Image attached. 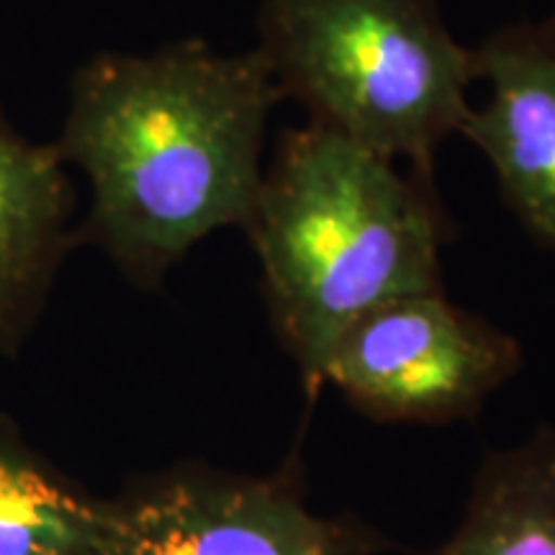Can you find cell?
Here are the masks:
<instances>
[{
    "instance_id": "1",
    "label": "cell",
    "mask_w": 555,
    "mask_h": 555,
    "mask_svg": "<svg viewBox=\"0 0 555 555\" xmlns=\"http://www.w3.org/2000/svg\"><path fill=\"white\" fill-rule=\"evenodd\" d=\"M281 101L255 47L219 52L189 37L80 62L52 139L90 185L78 242L99 247L137 288L157 291L208 234L245 229Z\"/></svg>"
},
{
    "instance_id": "2",
    "label": "cell",
    "mask_w": 555,
    "mask_h": 555,
    "mask_svg": "<svg viewBox=\"0 0 555 555\" xmlns=\"http://www.w3.org/2000/svg\"><path fill=\"white\" fill-rule=\"evenodd\" d=\"M435 183L309 121L278 137L245 224L278 343L309 388L332 345L393 298L442 288Z\"/></svg>"
},
{
    "instance_id": "3",
    "label": "cell",
    "mask_w": 555,
    "mask_h": 555,
    "mask_svg": "<svg viewBox=\"0 0 555 555\" xmlns=\"http://www.w3.org/2000/svg\"><path fill=\"white\" fill-rule=\"evenodd\" d=\"M255 31L283 101L435 183L478 80L437 0H258Z\"/></svg>"
},
{
    "instance_id": "4",
    "label": "cell",
    "mask_w": 555,
    "mask_h": 555,
    "mask_svg": "<svg viewBox=\"0 0 555 555\" xmlns=\"http://www.w3.org/2000/svg\"><path fill=\"white\" fill-rule=\"evenodd\" d=\"M522 345L442 288L393 298L347 327L322 367L360 414L378 422L466 420L522 371Z\"/></svg>"
},
{
    "instance_id": "5",
    "label": "cell",
    "mask_w": 555,
    "mask_h": 555,
    "mask_svg": "<svg viewBox=\"0 0 555 555\" xmlns=\"http://www.w3.org/2000/svg\"><path fill=\"white\" fill-rule=\"evenodd\" d=\"M358 517L309 506L294 474L247 476L183 466L108 499L99 555H380Z\"/></svg>"
},
{
    "instance_id": "6",
    "label": "cell",
    "mask_w": 555,
    "mask_h": 555,
    "mask_svg": "<svg viewBox=\"0 0 555 555\" xmlns=\"http://www.w3.org/2000/svg\"><path fill=\"white\" fill-rule=\"evenodd\" d=\"M489 95L461 134L494 170L499 196L527 237L555 253V5L476 47Z\"/></svg>"
},
{
    "instance_id": "7",
    "label": "cell",
    "mask_w": 555,
    "mask_h": 555,
    "mask_svg": "<svg viewBox=\"0 0 555 555\" xmlns=\"http://www.w3.org/2000/svg\"><path fill=\"white\" fill-rule=\"evenodd\" d=\"M75 189L54 142H34L0 106V358L37 327L67 249Z\"/></svg>"
},
{
    "instance_id": "8",
    "label": "cell",
    "mask_w": 555,
    "mask_h": 555,
    "mask_svg": "<svg viewBox=\"0 0 555 555\" xmlns=\"http://www.w3.org/2000/svg\"><path fill=\"white\" fill-rule=\"evenodd\" d=\"M435 555H555V427L486 455Z\"/></svg>"
},
{
    "instance_id": "9",
    "label": "cell",
    "mask_w": 555,
    "mask_h": 555,
    "mask_svg": "<svg viewBox=\"0 0 555 555\" xmlns=\"http://www.w3.org/2000/svg\"><path fill=\"white\" fill-rule=\"evenodd\" d=\"M108 499L47 468L0 420V555H99Z\"/></svg>"
}]
</instances>
